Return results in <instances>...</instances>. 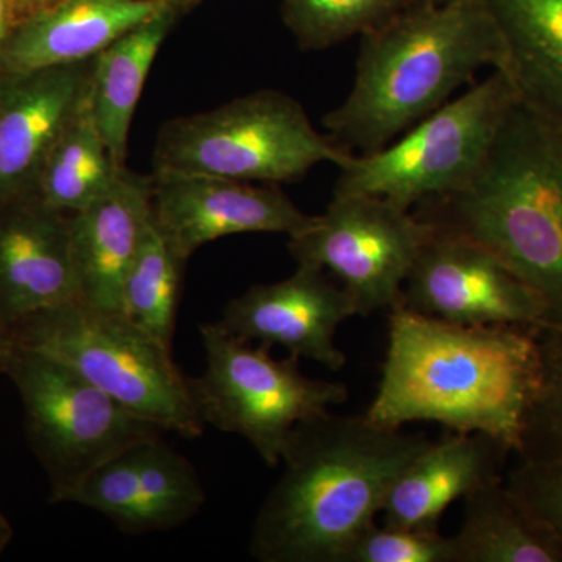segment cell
<instances>
[{"label":"cell","instance_id":"obj_1","mask_svg":"<svg viewBox=\"0 0 562 562\" xmlns=\"http://www.w3.org/2000/svg\"><path fill=\"white\" fill-rule=\"evenodd\" d=\"M538 331L450 324L395 306L366 419L391 430L435 422L454 432H484L519 453L541 384Z\"/></svg>","mask_w":562,"mask_h":562},{"label":"cell","instance_id":"obj_2","mask_svg":"<svg viewBox=\"0 0 562 562\" xmlns=\"http://www.w3.org/2000/svg\"><path fill=\"white\" fill-rule=\"evenodd\" d=\"M362 416L330 412L292 430L279 480L261 503L249 541L260 562H342L375 524L398 475L430 443Z\"/></svg>","mask_w":562,"mask_h":562},{"label":"cell","instance_id":"obj_3","mask_svg":"<svg viewBox=\"0 0 562 562\" xmlns=\"http://www.w3.org/2000/svg\"><path fill=\"white\" fill-rule=\"evenodd\" d=\"M505 43L487 0H420L362 35L357 76L324 127L344 149H383L449 101Z\"/></svg>","mask_w":562,"mask_h":562},{"label":"cell","instance_id":"obj_4","mask_svg":"<svg viewBox=\"0 0 562 562\" xmlns=\"http://www.w3.org/2000/svg\"><path fill=\"white\" fill-rule=\"evenodd\" d=\"M414 214L494 254L562 328V128L517 101L468 183Z\"/></svg>","mask_w":562,"mask_h":562},{"label":"cell","instance_id":"obj_5","mask_svg":"<svg viewBox=\"0 0 562 562\" xmlns=\"http://www.w3.org/2000/svg\"><path fill=\"white\" fill-rule=\"evenodd\" d=\"M10 336L14 346L63 362L165 432L195 439L205 430L190 376L173 362L172 350L124 314L74 301L22 322Z\"/></svg>","mask_w":562,"mask_h":562},{"label":"cell","instance_id":"obj_6","mask_svg":"<svg viewBox=\"0 0 562 562\" xmlns=\"http://www.w3.org/2000/svg\"><path fill=\"white\" fill-rule=\"evenodd\" d=\"M351 151L317 132L302 103L261 90L217 109L166 122L155 147V173H198L277 184L314 166L341 168Z\"/></svg>","mask_w":562,"mask_h":562},{"label":"cell","instance_id":"obj_7","mask_svg":"<svg viewBox=\"0 0 562 562\" xmlns=\"http://www.w3.org/2000/svg\"><path fill=\"white\" fill-rule=\"evenodd\" d=\"M205 371L190 376L203 424L243 436L268 468H279L292 430L349 398L346 384L310 379L295 357H272V347L244 341L217 322L199 327Z\"/></svg>","mask_w":562,"mask_h":562},{"label":"cell","instance_id":"obj_8","mask_svg":"<svg viewBox=\"0 0 562 562\" xmlns=\"http://www.w3.org/2000/svg\"><path fill=\"white\" fill-rule=\"evenodd\" d=\"M517 94L501 69L373 154L351 155L335 195H372L405 210L460 190L480 168Z\"/></svg>","mask_w":562,"mask_h":562},{"label":"cell","instance_id":"obj_9","mask_svg":"<svg viewBox=\"0 0 562 562\" xmlns=\"http://www.w3.org/2000/svg\"><path fill=\"white\" fill-rule=\"evenodd\" d=\"M5 375L20 394L29 441L49 479L50 503H69L103 462L165 432L38 351L14 346Z\"/></svg>","mask_w":562,"mask_h":562},{"label":"cell","instance_id":"obj_10","mask_svg":"<svg viewBox=\"0 0 562 562\" xmlns=\"http://www.w3.org/2000/svg\"><path fill=\"white\" fill-rule=\"evenodd\" d=\"M431 227L412 210L372 195H335L327 211L290 236L297 265L341 280L358 316L401 305L403 284L430 238Z\"/></svg>","mask_w":562,"mask_h":562},{"label":"cell","instance_id":"obj_11","mask_svg":"<svg viewBox=\"0 0 562 562\" xmlns=\"http://www.w3.org/2000/svg\"><path fill=\"white\" fill-rule=\"evenodd\" d=\"M401 305L450 324L552 327L546 301L505 262L435 228L403 284Z\"/></svg>","mask_w":562,"mask_h":562},{"label":"cell","instance_id":"obj_12","mask_svg":"<svg viewBox=\"0 0 562 562\" xmlns=\"http://www.w3.org/2000/svg\"><path fill=\"white\" fill-rule=\"evenodd\" d=\"M151 217L183 260L205 244L243 233L299 235L317 216L273 187L198 173H155Z\"/></svg>","mask_w":562,"mask_h":562},{"label":"cell","instance_id":"obj_13","mask_svg":"<svg viewBox=\"0 0 562 562\" xmlns=\"http://www.w3.org/2000/svg\"><path fill=\"white\" fill-rule=\"evenodd\" d=\"M353 316L350 295L324 269L297 265L288 279L254 284L232 299L217 324L244 341L283 347L291 357L338 372L347 355L336 346V331Z\"/></svg>","mask_w":562,"mask_h":562},{"label":"cell","instance_id":"obj_14","mask_svg":"<svg viewBox=\"0 0 562 562\" xmlns=\"http://www.w3.org/2000/svg\"><path fill=\"white\" fill-rule=\"evenodd\" d=\"M79 301L69 214L35 194L0 210V325L7 331L36 314Z\"/></svg>","mask_w":562,"mask_h":562},{"label":"cell","instance_id":"obj_15","mask_svg":"<svg viewBox=\"0 0 562 562\" xmlns=\"http://www.w3.org/2000/svg\"><path fill=\"white\" fill-rule=\"evenodd\" d=\"M92 60L0 79V210L32 194L44 160L88 90Z\"/></svg>","mask_w":562,"mask_h":562},{"label":"cell","instance_id":"obj_16","mask_svg":"<svg viewBox=\"0 0 562 562\" xmlns=\"http://www.w3.org/2000/svg\"><path fill=\"white\" fill-rule=\"evenodd\" d=\"M198 0H60L11 25L2 74L94 60L114 41L171 9Z\"/></svg>","mask_w":562,"mask_h":562},{"label":"cell","instance_id":"obj_17","mask_svg":"<svg viewBox=\"0 0 562 562\" xmlns=\"http://www.w3.org/2000/svg\"><path fill=\"white\" fill-rule=\"evenodd\" d=\"M151 222V181L122 171L83 210L70 214V247L79 302L122 314L125 279Z\"/></svg>","mask_w":562,"mask_h":562},{"label":"cell","instance_id":"obj_18","mask_svg":"<svg viewBox=\"0 0 562 562\" xmlns=\"http://www.w3.org/2000/svg\"><path fill=\"white\" fill-rule=\"evenodd\" d=\"M513 450L484 432H452L430 442L398 475L383 505L392 527L439 528L443 512L486 484L503 480Z\"/></svg>","mask_w":562,"mask_h":562},{"label":"cell","instance_id":"obj_19","mask_svg":"<svg viewBox=\"0 0 562 562\" xmlns=\"http://www.w3.org/2000/svg\"><path fill=\"white\" fill-rule=\"evenodd\" d=\"M517 101L562 128V0H487Z\"/></svg>","mask_w":562,"mask_h":562},{"label":"cell","instance_id":"obj_20","mask_svg":"<svg viewBox=\"0 0 562 562\" xmlns=\"http://www.w3.org/2000/svg\"><path fill=\"white\" fill-rule=\"evenodd\" d=\"M191 5L171 7L122 35L92 60L91 103L114 162L125 168L128 133L158 50Z\"/></svg>","mask_w":562,"mask_h":562},{"label":"cell","instance_id":"obj_21","mask_svg":"<svg viewBox=\"0 0 562 562\" xmlns=\"http://www.w3.org/2000/svg\"><path fill=\"white\" fill-rule=\"evenodd\" d=\"M458 562H562V547L506 486L505 479L464 498L453 536Z\"/></svg>","mask_w":562,"mask_h":562},{"label":"cell","instance_id":"obj_22","mask_svg":"<svg viewBox=\"0 0 562 562\" xmlns=\"http://www.w3.org/2000/svg\"><path fill=\"white\" fill-rule=\"evenodd\" d=\"M124 169L114 162L99 131L90 79L76 113L44 160L32 194L49 209L70 216L109 191Z\"/></svg>","mask_w":562,"mask_h":562},{"label":"cell","instance_id":"obj_23","mask_svg":"<svg viewBox=\"0 0 562 562\" xmlns=\"http://www.w3.org/2000/svg\"><path fill=\"white\" fill-rule=\"evenodd\" d=\"M187 260L172 249L154 217L122 291V314L172 350Z\"/></svg>","mask_w":562,"mask_h":562},{"label":"cell","instance_id":"obj_24","mask_svg":"<svg viewBox=\"0 0 562 562\" xmlns=\"http://www.w3.org/2000/svg\"><path fill=\"white\" fill-rule=\"evenodd\" d=\"M138 520L136 535L171 531L194 519L206 502L201 476L184 454L161 436L136 446Z\"/></svg>","mask_w":562,"mask_h":562},{"label":"cell","instance_id":"obj_25","mask_svg":"<svg viewBox=\"0 0 562 562\" xmlns=\"http://www.w3.org/2000/svg\"><path fill=\"white\" fill-rule=\"evenodd\" d=\"M420 0H281L284 22L303 49L321 50L366 35Z\"/></svg>","mask_w":562,"mask_h":562},{"label":"cell","instance_id":"obj_26","mask_svg":"<svg viewBox=\"0 0 562 562\" xmlns=\"http://www.w3.org/2000/svg\"><path fill=\"white\" fill-rule=\"evenodd\" d=\"M541 384L528 414L516 457L527 460L562 454V328H539Z\"/></svg>","mask_w":562,"mask_h":562},{"label":"cell","instance_id":"obj_27","mask_svg":"<svg viewBox=\"0 0 562 562\" xmlns=\"http://www.w3.org/2000/svg\"><path fill=\"white\" fill-rule=\"evenodd\" d=\"M342 562H458L453 536L439 528L383 527L373 524L361 532Z\"/></svg>","mask_w":562,"mask_h":562},{"label":"cell","instance_id":"obj_28","mask_svg":"<svg viewBox=\"0 0 562 562\" xmlns=\"http://www.w3.org/2000/svg\"><path fill=\"white\" fill-rule=\"evenodd\" d=\"M505 483L562 547V454L542 460L519 458Z\"/></svg>","mask_w":562,"mask_h":562},{"label":"cell","instance_id":"obj_29","mask_svg":"<svg viewBox=\"0 0 562 562\" xmlns=\"http://www.w3.org/2000/svg\"><path fill=\"white\" fill-rule=\"evenodd\" d=\"M60 2V0H11V14L13 21H20L29 14L35 13L44 7H49L52 3Z\"/></svg>","mask_w":562,"mask_h":562},{"label":"cell","instance_id":"obj_30","mask_svg":"<svg viewBox=\"0 0 562 562\" xmlns=\"http://www.w3.org/2000/svg\"><path fill=\"white\" fill-rule=\"evenodd\" d=\"M13 18H11V0H0V79H2V57L9 38Z\"/></svg>","mask_w":562,"mask_h":562},{"label":"cell","instance_id":"obj_31","mask_svg":"<svg viewBox=\"0 0 562 562\" xmlns=\"http://www.w3.org/2000/svg\"><path fill=\"white\" fill-rule=\"evenodd\" d=\"M14 344L11 341L10 333L0 325V375L7 372Z\"/></svg>","mask_w":562,"mask_h":562},{"label":"cell","instance_id":"obj_32","mask_svg":"<svg viewBox=\"0 0 562 562\" xmlns=\"http://www.w3.org/2000/svg\"><path fill=\"white\" fill-rule=\"evenodd\" d=\"M13 527H11L9 517L0 512V554L9 549L11 539H13Z\"/></svg>","mask_w":562,"mask_h":562},{"label":"cell","instance_id":"obj_33","mask_svg":"<svg viewBox=\"0 0 562 562\" xmlns=\"http://www.w3.org/2000/svg\"><path fill=\"white\" fill-rule=\"evenodd\" d=\"M432 2H441V0H432Z\"/></svg>","mask_w":562,"mask_h":562}]
</instances>
